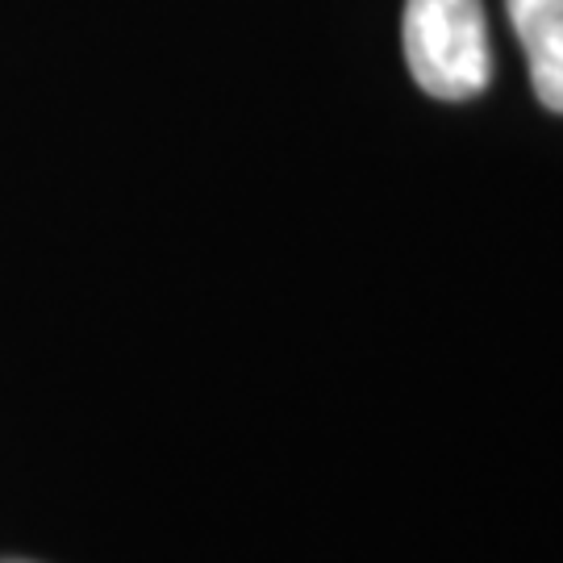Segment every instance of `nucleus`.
I'll list each match as a JSON object with an SVG mask.
<instances>
[{
  "label": "nucleus",
  "instance_id": "f257e3e1",
  "mask_svg": "<svg viewBox=\"0 0 563 563\" xmlns=\"http://www.w3.org/2000/svg\"><path fill=\"white\" fill-rule=\"evenodd\" d=\"M405 63L426 97L472 101L493 80L481 0H405Z\"/></svg>",
  "mask_w": 563,
  "mask_h": 563
},
{
  "label": "nucleus",
  "instance_id": "f03ea898",
  "mask_svg": "<svg viewBox=\"0 0 563 563\" xmlns=\"http://www.w3.org/2000/svg\"><path fill=\"white\" fill-rule=\"evenodd\" d=\"M526 51L534 97L563 113V0H505Z\"/></svg>",
  "mask_w": 563,
  "mask_h": 563
}]
</instances>
